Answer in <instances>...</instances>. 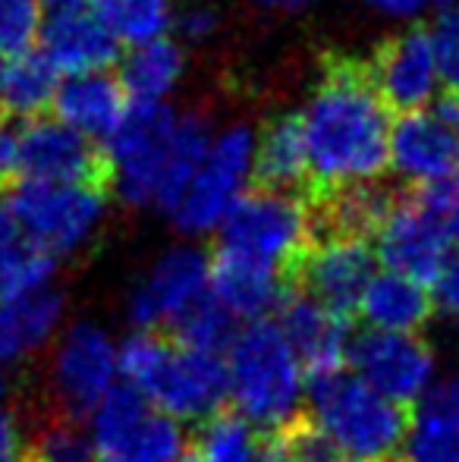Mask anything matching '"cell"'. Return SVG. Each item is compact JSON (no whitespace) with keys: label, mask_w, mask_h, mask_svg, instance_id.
<instances>
[{"label":"cell","mask_w":459,"mask_h":462,"mask_svg":"<svg viewBox=\"0 0 459 462\" xmlns=\"http://www.w3.org/2000/svg\"><path fill=\"white\" fill-rule=\"evenodd\" d=\"M428 290L435 299V309H441L450 318H459V249L444 258L437 274L431 277Z\"/></svg>","instance_id":"obj_38"},{"label":"cell","mask_w":459,"mask_h":462,"mask_svg":"<svg viewBox=\"0 0 459 462\" xmlns=\"http://www.w3.org/2000/svg\"><path fill=\"white\" fill-rule=\"evenodd\" d=\"M306 402L312 412V431L337 457L353 462H390L403 450L409 434L406 406L368 387L359 374H321Z\"/></svg>","instance_id":"obj_5"},{"label":"cell","mask_w":459,"mask_h":462,"mask_svg":"<svg viewBox=\"0 0 459 462\" xmlns=\"http://www.w3.org/2000/svg\"><path fill=\"white\" fill-rule=\"evenodd\" d=\"M29 462H101L88 425H79L73 415L50 419L29 438Z\"/></svg>","instance_id":"obj_31"},{"label":"cell","mask_w":459,"mask_h":462,"mask_svg":"<svg viewBox=\"0 0 459 462\" xmlns=\"http://www.w3.org/2000/svg\"><path fill=\"white\" fill-rule=\"evenodd\" d=\"M227 400L258 431H283L308 400L306 374L277 321H245L224 349Z\"/></svg>","instance_id":"obj_3"},{"label":"cell","mask_w":459,"mask_h":462,"mask_svg":"<svg viewBox=\"0 0 459 462\" xmlns=\"http://www.w3.org/2000/svg\"><path fill=\"white\" fill-rule=\"evenodd\" d=\"M255 142L258 133L249 123H227L211 133L205 158L164 214L173 230L186 239L217 233L236 201L249 192L255 177Z\"/></svg>","instance_id":"obj_7"},{"label":"cell","mask_w":459,"mask_h":462,"mask_svg":"<svg viewBox=\"0 0 459 462\" xmlns=\"http://www.w3.org/2000/svg\"><path fill=\"white\" fill-rule=\"evenodd\" d=\"M44 0H0V60L32 51L41 32Z\"/></svg>","instance_id":"obj_33"},{"label":"cell","mask_w":459,"mask_h":462,"mask_svg":"<svg viewBox=\"0 0 459 462\" xmlns=\"http://www.w3.org/2000/svg\"><path fill=\"white\" fill-rule=\"evenodd\" d=\"M211 123L170 104H135L107 139V167L116 199L139 211L167 214L205 158Z\"/></svg>","instance_id":"obj_2"},{"label":"cell","mask_w":459,"mask_h":462,"mask_svg":"<svg viewBox=\"0 0 459 462\" xmlns=\"http://www.w3.org/2000/svg\"><path fill=\"white\" fill-rule=\"evenodd\" d=\"M13 393V377H10V368L0 365V406H4L6 400H10Z\"/></svg>","instance_id":"obj_44"},{"label":"cell","mask_w":459,"mask_h":462,"mask_svg":"<svg viewBox=\"0 0 459 462\" xmlns=\"http://www.w3.org/2000/svg\"><path fill=\"white\" fill-rule=\"evenodd\" d=\"M346 362L353 365V374L399 406H416L437 377L435 349L418 334L368 328L353 340Z\"/></svg>","instance_id":"obj_14"},{"label":"cell","mask_w":459,"mask_h":462,"mask_svg":"<svg viewBox=\"0 0 459 462\" xmlns=\"http://www.w3.org/2000/svg\"><path fill=\"white\" fill-rule=\"evenodd\" d=\"M255 177L271 189H296L308 180V154L302 126L296 116H280L268 123L255 142Z\"/></svg>","instance_id":"obj_25"},{"label":"cell","mask_w":459,"mask_h":462,"mask_svg":"<svg viewBox=\"0 0 459 462\" xmlns=\"http://www.w3.org/2000/svg\"><path fill=\"white\" fill-rule=\"evenodd\" d=\"M120 381L183 425L208 421L227 402L221 353L167 343L154 330H135L120 343Z\"/></svg>","instance_id":"obj_4"},{"label":"cell","mask_w":459,"mask_h":462,"mask_svg":"<svg viewBox=\"0 0 459 462\" xmlns=\"http://www.w3.org/2000/svg\"><path fill=\"white\" fill-rule=\"evenodd\" d=\"M428 35L437 57L441 82H447L450 92L459 95V6H444Z\"/></svg>","instance_id":"obj_35"},{"label":"cell","mask_w":459,"mask_h":462,"mask_svg":"<svg viewBox=\"0 0 459 462\" xmlns=\"http://www.w3.org/2000/svg\"><path fill=\"white\" fill-rule=\"evenodd\" d=\"M374 274H378V252L365 243V236L327 233L315 249H306L302 255V283L308 296L344 315L359 305Z\"/></svg>","instance_id":"obj_17"},{"label":"cell","mask_w":459,"mask_h":462,"mask_svg":"<svg viewBox=\"0 0 459 462\" xmlns=\"http://www.w3.org/2000/svg\"><path fill=\"white\" fill-rule=\"evenodd\" d=\"M19 171V129L0 123V180Z\"/></svg>","instance_id":"obj_42"},{"label":"cell","mask_w":459,"mask_h":462,"mask_svg":"<svg viewBox=\"0 0 459 462\" xmlns=\"http://www.w3.org/2000/svg\"><path fill=\"white\" fill-rule=\"evenodd\" d=\"M173 29L186 38V42H211L221 29V16L215 13V6H205V4H196V6H186V10H177V25Z\"/></svg>","instance_id":"obj_39"},{"label":"cell","mask_w":459,"mask_h":462,"mask_svg":"<svg viewBox=\"0 0 459 462\" xmlns=\"http://www.w3.org/2000/svg\"><path fill=\"white\" fill-rule=\"evenodd\" d=\"M418 201L428 208V214L437 220V226H441L444 236L450 239V245L459 249V177L422 186Z\"/></svg>","instance_id":"obj_36"},{"label":"cell","mask_w":459,"mask_h":462,"mask_svg":"<svg viewBox=\"0 0 459 462\" xmlns=\"http://www.w3.org/2000/svg\"><path fill=\"white\" fill-rule=\"evenodd\" d=\"M57 271V258L32 245L23 236L0 239V302L25 296L32 290L50 286Z\"/></svg>","instance_id":"obj_30"},{"label":"cell","mask_w":459,"mask_h":462,"mask_svg":"<svg viewBox=\"0 0 459 462\" xmlns=\"http://www.w3.org/2000/svg\"><path fill=\"white\" fill-rule=\"evenodd\" d=\"M387 167L399 180L431 186L459 177V95L437 97L431 107L409 110L390 126Z\"/></svg>","instance_id":"obj_12"},{"label":"cell","mask_w":459,"mask_h":462,"mask_svg":"<svg viewBox=\"0 0 459 462\" xmlns=\"http://www.w3.org/2000/svg\"><path fill=\"white\" fill-rule=\"evenodd\" d=\"M321 462H353V459H346V457H337V453H331V457H325Z\"/></svg>","instance_id":"obj_46"},{"label":"cell","mask_w":459,"mask_h":462,"mask_svg":"<svg viewBox=\"0 0 459 462\" xmlns=\"http://www.w3.org/2000/svg\"><path fill=\"white\" fill-rule=\"evenodd\" d=\"M19 171L25 180L44 183H82L98 171V158L86 135L69 129L67 123L32 120L19 129Z\"/></svg>","instance_id":"obj_20"},{"label":"cell","mask_w":459,"mask_h":462,"mask_svg":"<svg viewBox=\"0 0 459 462\" xmlns=\"http://www.w3.org/2000/svg\"><path fill=\"white\" fill-rule=\"evenodd\" d=\"M0 67H4V60H0Z\"/></svg>","instance_id":"obj_47"},{"label":"cell","mask_w":459,"mask_h":462,"mask_svg":"<svg viewBox=\"0 0 459 462\" xmlns=\"http://www.w3.org/2000/svg\"><path fill=\"white\" fill-rule=\"evenodd\" d=\"M101 6H105L116 42L129 48L167 38L177 25L173 0H101Z\"/></svg>","instance_id":"obj_28"},{"label":"cell","mask_w":459,"mask_h":462,"mask_svg":"<svg viewBox=\"0 0 459 462\" xmlns=\"http://www.w3.org/2000/svg\"><path fill=\"white\" fill-rule=\"evenodd\" d=\"M403 453L406 462H459V434L409 425Z\"/></svg>","instance_id":"obj_37"},{"label":"cell","mask_w":459,"mask_h":462,"mask_svg":"<svg viewBox=\"0 0 459 462\" xmlns=\"http://www.w3.org/2000/svg\"><path fill=\"white\" fill-rule=\"evenodd\" d=\"M359 315L372 330H397V334H418L435 311L428 283L399 274V271H378L368 280L359 299Z\"/></svg>","instance_id":"obj_22"},{"label":"cell","mask_w":459,"mask_h":462,"mask_svg":"<svg viewBox=\"0 0 459 462\" xmlns=\"http://www.w3.org/2000/svg\"><path fill=\"white\" fill-rule=\"evenodd\" d=\"M41 57L57 73H95L116 60V42L101 0H44Z\"/></svg>","instance_id":"obj_13"},{"label":"cell","mask_w":459,"mask_h":462,"mask_svg":"<svg viewBox=\"0 0 459 462\" xmlns=\"http://www.w3.org/2000/svg\"><path fill=\"white\" fill-rule=\"evenodd\" d=\"M211 296V255L196 239L161 249L126 292V318L139 330L177 328Z\"/></svg>","instance_id":"obj_11"},{"label":"cell","mask_w":459,"mask_h":462,"mask_svg":"<svg viewBox=\"0 0 459 462\" xmlns=\"http://www.w3.org/2000/svg\"><path fill=\"white\" fill-rule=\"evenodd\" d=\"M0 462H29V434L10 406H0Z\"/></svg>","instance_id":"obj_40"},{"label":"cell","mask_w":459,"mask_h":462,"mask_svg":"<svg viewBox=\"0 0 459 462\" xmlns=\"http://www.w3.org/2000/svg\"><path fill=\"white\" fill-rule=\"evenodd\" d=\"M173 330L179 334L177 340L183 343V346L205 349V353H224L227 343L233 340V334H236V318H233L215 296H208Z\"/></svg>","instance_id":"obj_32"},{"label":"cell","mask_w":459,"mask_h":462,"mask_svg":"<svg viewBox=\"0 0 459 462\" xmlns=\"http://www.w3.org/2000/svg\"><path fill=\"white\" fill-rule=\"evenodd\" d=\"M67 324V299L57 286H41L0 302V365L19 368L48 353Z\"/></svg>","instance_id":"obj_19"},{"label":"cell","mask_w":459,"mask_h":462,"mask_svg":"<svg viewBox=\"0 0 459 462\" xmlns=\"http://www.w3.org/2000/svg\"><path fill=\"white\" fill-rule=\"evenodd\" d=\"M308 177L325 189L372 183L387 171L390 107L372 76L353 63H334L299 110Z\"/></svg>","instance_id":"obj_1"},{"label":"cell","mask_w":459,"mask_h":462,"mask_svg":"<svg viewBox=\"0 0 459 462\" xmlns=\"http://www.w3.org/2000/svg\"><path fill=\"white\" fill-rule=\"evenodd\" d=\"M277 324H280L293 353L299 356L302 368L312 371L315 377L340 371V365L349 359L353 337H349L346 315L318 302L308 292L296 299H283Z\"/></svg>","instance_id":"obj_18"},{"label":"cell","mask_w":459,"mask_h":462,"mask_svg":"<svg viewBox=\"0 0 459 462\" xmlns=\"http://www.w3.org/2000/svg\"><path fill=\"white\" fill-rule=\"evenodd\" d=\"M48 387L67 415H88L120 387V343L101 321H67L48 349Z\"/></svg>","instance_id":"obj_10"},{"label":"cell","mask_w":459,"mask_h":462,"mask_svg":"<svg viewBox=\"0 0 459 462\" xmlns=\"http://www.w3.org/2000/svg\"><path fill=\"white\" fill-rule=\"evenodd\" d=\"M186 73H189L186 51L170 38H158V42L129 48L120 86L133 104H167L183 88Z\"/></svg>","instance_id":"obj_23"},{"label":"cell","mask_w":459,"mask_h":462,"mask_svg":"<svg viewBox=\"0 0 459 462\" xmlns=\"http://www.w3.org/2000/svg\"><path fill=\"white\" fill-rule=\"evenodd\" d=\"M393 199L378 183H355L334 189V199L327 205V226L331 233H346V236H368L387 217Z\"/></svg>","instance_id":"obj_29"},{"label":"cell","mask_w":459,"mask_h":462,"mask_svg":"<svg viewBox=\"0 0 459 462\" xmlns=\"http://www.w3.org/2000/svg\"><path fill=\"white\" fill-rule=\"evenodd\" d=\"M409 425L459 434V377H435V383L416 400Z\"/></svg>","instance_id":"obj_34"},{"label":"cell","mask_w":459,"mask_h":462,"mask_svg":"<svg viewBox=\"0 0 459 462\" xmlns=\"http://www.w3.org/2000/svg\"><path fill=\"white\" fill-rule=\"evenodd\" d=\"M374 16L384 19H397V23H406V19H418L428 10H444L450 0H362Z\"/></svg>","instance_id":"obj_41"},{"label":"cell","mask_w":459,"mask_h":462,"mask_svg":"<svg viewBox=\"0 0 459 462\" xmlns=\"http://www.w3.org/2000/svg\"><path fill=\"white\" fill-rule=\"evenodd\" d=\"M315 217L293 189H252L217 226V258L287 271L306 255Z\"/></svg>","instance_id":"obj_6"},{"label":"cell","mask_w":459,"mask_h":462,"mask_svg":"<svg viewBox=\"0 0 459 462\" xmlns=\"http://www.w3.org/2000/svg\"><path fill=\"white\" fill-rule=\"evenodd\" d=\"M258 450H262L258 428H252L236 412H217L202 421V431L186 450L183 462H255Z\"/></svg>","instance_id":"obj_27"},{"label":"cell","mask_w":459,"mask_h":462,"mask_svg":"<svg viewBox=\"0 0 459 462\" xmlns=\"http://www.w3.org/2000/svg\"><path fill=\"white\" fill-rule=\"evenodd\" d=\"M262 10H271V13H299L306 6H312L315 0H255Z\"/></svg>","instance_id":"obj_43"},{"label":"cell","mask_w":459,"mask_h":462,"mask_svg":"<svg viewBox=\"0 0 459 462\" xmlns=\"http://www.w3.org/2000/svg\"><path fill=\"white\" fill-rule=\"evenodd\" d=\"M211 296L236 321H262L283 305V274L230 258H211Z\"/></svg>","instance_id":"obj_24"},{"label":"cell","mask_w":459,"mask_h":462,"mask_svg":"<svg viewBox=\"0 0 459 462\" xmlns=\"http://www.w3.org/2000/svg\"><path fill=\"white\" fill-rule=\"evenodd\" d=\"M101 462H183L186 428L129 387H114L88 412Z\"/></svg>","instance_id":"obj_9"},{"label":"cell","mask_w":459,"mask_h":462,"mask_svg":"<svg viewBox=\"0 0 459 462\" xmlns=\"http://www.w3.org/2000/svg\"><path fill=\"white\" fill-rule=\"evenodd\" d=\"M57 69L41 54L6 57L0 67V107L16 116H38L57 92Z\"/></svg>","instance_id":"obj_26"},{"label":"cell","mask_w":459,"mask_h":462,"mask_svg":"<svg viewBox=\"0 0 459 462\" xmlns=\"http://www.w3.org/2000/svg\"><path fill=\"white\" fill-rule=\"evenodd\" d=\"M374 236H378V258L384 268L409 274L422 283H431L444 258L454 252L450 239L444 236L428 208L418 201V195L393 201Z\"/></svg>","instance_id":"obj_16"},{"label":"cell","mask_w":459,"mask_h":462,"mask_svg":"<svg viewBox=\"0 0 459 462\" xmlns=\"http://www.w3.org/2000/svg\"><path fill=\"white\" fill-rule=\"evenodd\" d=\"M50 107H54L57 120L86 135L88 142H107L116 133V126L126 120L129 97L123 92L120 79L107 76L105 69H95V73H73L57 82Z\"/></svg>","instance_id":"obj_21"},{"label":"cell","mask_w":459,"mask_h":462,"mask_svg":"<svg viewBox=\"0 0 459 462\" xmlns=\"http://www.w3.org/2000/svg\"><path fill=\"white\" fill-rule=\"evenodd\" d=\"M372 82L393 110H422L435 101L441 73L428 29H406L387 38L372 63Z\"/></svg>","instance_id":"obj_15"},{"label":"cell","mask_w":459,"mask_h":462,"mask_svg":"<svg viewBox=\"0 0 459 462\" xmlns=\"http://www.w3.org/2000/svg\"><path fill=\"white\" fill-rule=\"evenodd\" d=\"M10 236V208H6V199L0 195V239Z\"/></svg>","instance_id":"obj_45"},{"label":"cell","mask_w":459,"mask_h":462,"mask_svg":"<svg viewBox=\"0 0 459 462\" xmlns=\"http://www.w3.org/2000/svg\"><path fill=\"white\" fill-rule=\"evenodd\" d=\"M10 226L48 255H79L98 239L107 224V195L92 180L82 183H44L23 180L6 199Z\"/></svg>","instance_id":"obj_8"}]
</instances>
